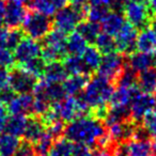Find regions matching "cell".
<instances>
[{
    "label": "cell",
    "mask_w": 156,
    "mask_h": 156,
    "mask_svg": "<svg viewBox=\"0 0 156 156\" xmlns=\"http://www.w3.org/2000/svg\"><path fill=\"white\" fill-rule=\"evenodd\" d=\"M9 69L0 66V91L9 87Z\"/></svg>",
    "instance_id": "cell-43"
},
{
    "label": "cell",
    "mask_w": 156,
    "mask_h": 156,
    "mask_svg": "<svg viewBox=\"0 0 156 156\" xmlns=\"http://www.w3.org/2000/svg\"><path fill=\"white\" fill-rule=\"evenodd\" d=\"M124 23H125V18L121 11H109L101 23V27L104 32L115 37L122 28Z\"/></svg>",
    "instance_id": "cell-20"
},
{
    "label": "cell",
    "mask_w": 156,
    "mask_h": 156,
    "mask_svg": "<svg viewBox=\"0 0 156 156\" xmlns=\"http://www.w3.org/2000/svg\"><path fill=\"white\" fill-rule=\"evenodd\" d=\"M28 118L23 115H11L7 121L5 127V133L10 134L12 136L20 137L24 136L25 129H26Z\"/></svg>",
    "instance_id": "cell-26"
},
{
    "label": "cell",
    "mask_w": 156,
    "mask_h": 156,
    "mask_svg": "<svg viewBox=\"0 0 156 156\" xmlns=\"http://www.w3.org/2000/svg\"><path fill=\"white\" fill-rule=\"evenodd\" d=\"M9 115L10 113L7 106L0 104V134H2L5 132V124H7L8 119H9Z\"/></svg>",
    "instance_id": "cell-42"
},
{
    "label": "cell",
    "mask_w": 156,
    "mask_h": 156,
    "mask_svg": "<svg viewBox=\"0 0 156 156\" xmlns=\"http://www.w3.org/2000/svg\"><path fill=\"white\" fill-rule=\"evenodd\" d=\"M109 137L113 142H124L134 137L138 129V124L135 123L132 120H126V121L117 122L111 125L107 126Z\"/></svg>",
    "instance_id": "cell-13"
},
{
    "label": "cell",
    "mask_w": 156,
    "mask_h": 156,
    "mask_svg": "<svg viewBox=\"0 0 156 156\" xmlns=\"http://www.w3.org/2000/svg\"><path fill=\"white\" fill-rule=\"evenodd\" d=\"M154 110V96L150 93L139 91L129 104L130 120L138 124L143 118Z\"/></svg>",
    "instance_id": "cell-8"
},
{
    "label": "cell",
    "mask_w": 156,
    "mask_h": 156,
    "mask_svg": "<svg viewBox=\"0 0 156 156\" xmlns=\"http://www.w3.org/2000/svg\"><path fill=\"white\" fill-rule=\"evenodd\" d=\"M115 91V83L107 78L98 75L89 79L81 94L88 103L90 109L105 106L109 103Z\"/></svg>",
    "instance_id": "cell-2"
},
{
    "label": "cell",
    "mask_w": 156,
    "mask_h": 156,
    "mask_svg": "<svg viewBox=\"0 0 156 156\" xmlns=\"http://www.w3.org/2000/svg\"><path fill=\"white\" fill-rule=\"evenodd\" d=\"M106 134L104 122L90 115L78 117L69 122L63 130L64 138L67 140L89 147H96L100 139Z\"/></svg>",
    "instance_id": "cell-1"
},
{
    "label": "cell",
    "mask_w": 156,
    "mask_h": 156,
    "mask_svg": "<svg viewBox=\"0 0 156 156\" xmlns=\"http://www.w3.org/2000/svg\"><path fill=\"white\" fill-rule=\"evenodd\" d=\"M137 73L133 71L127 64H125V67L120 74L118 79L115 80L117 86H122V87H134L137 86Z\"/></svg>",
    "instance_id": "cell-36"
},
{
    "label": "cell",
    "mask_w": 156,
    "mask_h": 156,
    "mask_svg": "<svg viewBox=\"0 0 156 156\" xmlns=\"http://www.w3.org/2000/svg\"><path fill=\"white\" fill-rule=\"evenodd\" d=\"M33 95L30 93L17 94L7 105L9 113L11 115H32Z\"/></svg>",
    "instance_id": "cell-15"
},
{
    "label": "cell",
    "mask_w": 156,
    "mask_h": 156,
    "mask_svg": "<svg viewBox=\"0 0 156 156\" xmlns=\"http://www.w3.org/2000/svg\"><path fill=\"white\" fill-rule=\"evenodd\" d=\"M147 5H149L151 11L153 12L154 15H156V0H147Z\"/></svg>",
    "instance_id": "cell-49"
},
{
    "label": "cell",
    "mask_w": 156,
    "mask_h": 156,
    "mask_svg": "<svg viewBox=\"0 0 156 156\" xmlns=\"http://www.w3.org/2000/svg\"><path fill=\"white\" fill-rule=\"evenodd\" d=\"M69 2L75 7H85L86 5H88L89 0H69Z\"/></svg>",
    "instance_id": "cell-47"
},
{
    "label": "cell",
    "mask_w": 156,
    "mask_h": 156,
    "mask_svg": "<svg viewBox=\"0 0 156 156\" xmlns=\"http://www.w3.org/2000/svg\"><path fill=\"white\" fill-rule=\"evenodd\" d=\"M154 67L156 69V56H155V63H154Z\"/></svg>",
    "instance_id": "cell-55"
},
{
    "label": "cell",
    "mask_w": 156,
    "mask_h": 156,
    "mask_svg": "<svg viewBox=\"0 0 156 156\" xmlns=\"http://www.w3.org/2000/svg\"><path fill=\"white\" fill-rule=\"evenodd\" d=\"M154 111H156V92L154 95Z\"/></svg>",
    "instance_id": "cell-54"
},
{
    "label": "cell",
    "mask_w": 156,
    "mask_h": 156,
    "mask_svg": "<svg viewBox=\"0 0 156 156\" xmlns=\"http://www.w3.org/2000/svg\"><path fill=\"white\" fill-rule=\"evenodd\" d=\"M112 156H125L123 153H122L121 151H120L118 147H115V150H113V155Z\"/></svg>",
    "instance_id": "cell-51"
},
{
    "label": "cell",
    "mask_w": 156,
    "mask_h": 156,
    "mask_svg": "<svg viewBox=\"0 0 156 156\" xmlns=\"http://www.w3.org/2000/svg\"><path fill=\"white\" fill-rule=\"evenodd\" d=\"M5 5H7V3L5 2V0H0V27H2L5 25Z\"/></svg>",
    "instance_id": "cell-46"
},
{
    "label": "cell",
    "mask_w": 156,
    "mask_h": 156,
    "mask_svg": "<svg viewBox=\"0 0 156 156\" xmlns=\"http://www.w3.org/2000/svg\"><path fill=\"white\" fill-rule=\"evenodd\" d=\"M139 91L140 90L138 89L137 86H134V87L118 86L109 101L110 107H129L132 100Z\"/></svg>",
    "instance_id": "cell-16"
},
{
    "label": "cell",
    "mask_w": 156,
    "mask_h": 156,
    "mask_svg": "<svg viewBox=\"0 0 156 156\" xmlns=\"http://www.w3.org/2000/svg\"><path fill=\"white\" fill-rule=\"evenodd\" d=\"M67 73L64 69V65L61 62H51L47 63L44 69L43 79L47 83H61L67 78Z\"/></svg>",
    "instance_id": "cell-22"
},
{
    "label": "cell",
    "mask_w": 156,
    "mask_h": 156,
    "mask_svg": "<svg viewBox=\"0 0 156 156\" xmlns=\"http://www.w3.org/2000/svg\"><path fill=\"white\" fill-rule=\"evenodd\" d=\"M78 156H98V153H96V150H92L91 147L90 149H88L86 152H83V153H81L80 155Z\"/></svg>",
    "instance_id": "cell-48"
},
{
    "label": "cell",
    "mask_w": 156,
    "mask_h": 156,
    "mask_svg": "<svg viewBox=\"0 0 156 156\" xmlns=\"http://www.w3.org/2000/svg\"><path fill=\"white\" fill-rule=\"evenodd\" d=\"M22 29L25 35L33 40H43L44 37L52 29L50 16L44 15L35 11H28L22 23Z\"/></svg>",
    "instance_id": "cell-5"
},
{
    "label": "cell",
    "mask_w": 156,
    "mask_h": 156,
    "mask_svg": "<svg viewBox=\"0 0 156 156\" xmlns=\"http://www.w3.org/2000/svg\"><path fill=\"white\" fill-rule=\"evenodd\" d=\"M125 60H124V55L121 52L111 51L106 54L102 57V61L98 66V75L107 78L112 83H115L120 74L125 67Z\"/></svg>",
    "instance_id": "cell-6"
},
{
    "label": "cell",
    "mask_w": 156,
    "mask_h": 156,
    "mask_svg": "<svg viewBox=\"0 0 156 156\" xmlns=\"http://www.w3.org/2000/svg\"><path fill=\"white\" fill-rule=\"evenodd\" d=\"M28 1L31 10L44 15L51 16L57 12V10L50 2V0H28Z\"/></svg>",
    "instance_id": "cell-37"
},
{
    "label": "cell",
    "mask_w": 156,
    "mask_h": 156,
    "mask_svg": "<svg viewBox=\"0 0 156 156\" xmlns=\"http://www.w3.org/2000/svg\"><path fill=\"white\" fill-rule=\"evenodd\" d=\"M25 37V33L22 28L17 27V28H12L10 29L9 37H8V41L5 44V47L9 48L11 50H14L16 46L20 43L23 39Z\"/></svg>",
    "instance_id": "cell-38"
},
{
    "label": "cell",
    "mask_w": 156,
    "mask_h": 156,
    "mask_svg": "<svg viewBox=\"0 0 156 156\" xmlns=\"http://www.w3.org/2000/svg\"><path fill=\"white\" fill-rule=\"evenodd\" d=\"M155 55L142 51H134L129 55L127 65L136 73H141L147 69L154 67Z\"/></svg>",
    "instance_id": "cell-17"
},
{
    "label": "cell",
    "mask_w": 156,
    "mask_h": 156,
    "mask_svg": "<svg viewBox=\"0 0 156 156\" xmlns=\"http://www.w3.org/2000/svg\"><path fill=\"white\" fill-rule=\"evenodd\" d=\"M37 77L32 76L22 67H12L9 75V87L16 94L31 93L37 83Z\"/></svg>",
    "instance_id": "cell-7"
},
{
    "label": "cell",
    "mask_w": 156,
    "mask_h": 156,
    "mask_svg": "<svg viewBox=\"0 0 156 156\" xmlns=\"http://www.w3.org/2000/svg\"><path fill=\"white\" fill-rule=\"evenodd\" d=\"M50 2L55 7V9L58 11V10L66 7L67 3H69V0H50Z\"/></svg>",
    "instance_id": "cell-45"
},
{
    "label": "cell",
    "mask_w": 156,
    "mask_h": 156,
    "mask_svg": "<svg viewBox=\"0 0 156 156\" xmlns=\"http://www.w3.org/2000/svg\"><path fill=\"white\" fill-rule=\"evenodd\" d=\"M137 87L141 92L153 94L156 92V69L151 67L139 73L137 76Z\"/></svg>",
    "instance_id": "cell-24"
},
{
    "label": "cell",
    "mask_w": 156,
    "mask_h": 156,
    "mask_svg": "<svg viewBox=\"0 0 156 156\" xmlns=\"http://www.w3.org/2000/svg\"><path fill=\"white\" fill-rule=\"evenodd\" d=\"M75 143L66 138L58 137L50 145L46 156H74Z\"/></svg>",
    "instance_id": "cell-25"
},
{
    "label": "cell",
    "mask_w": 156,
    "mask_h": 156,
    "mask_svg": "<svg viewBox=\"0 0 156 156\" xmlns=\"http://www.w3.org/2000/svg\"><path fill=\"white\" fill-rule=\"evenodd\" d=\"M45 130L46 126L44 125V123L40 119V117L30 115V118L28 119V122H27L26 129H25L24 133L25 140L29 141V142H31L34 145L40 140L42 135L45 133Z\"/></svg>",
    "instance_id": "cell-19"
},
{
    "label": "cell",
    "mask_w": 156,
    "mask_h": 156,
    "mask_svg": "<svg viewBox=\"0 0 156 156\" xmlns=\"http://www.w3.org/2000/svg\"><path fill=\"white\" fill-rule=\"evenodd\" d=\"M15 63L13 50L9 49L5 46H0V66L9 69L14 67Z\"/></svg>",
    "instance_id": "cell-39"
},
{
    "label": "cell",
    "mask_w": 156,
    "mask_h": 156,
    "mask_svg": "<svg viewBox=\"0 0 156 156\" xmlns=\"http://www.w3.org/2000/svg\"><path fill=\"white\" fill-rule=\"evenodd\" d=\"M150 26H152V30L154 31V33L156 34V16H154L153 17V20H152V22H151V25Z\"/></svg>",
    "instance_id": "cell-50"
},
{
    "label": "cell",
    "mask_w": 156,
    "mask_h": 156,
    "mask_svg": "<svg viewBox=\"0 0 156 156\" xmlns=\"http://www.w3.org/2000/svg\"><path fill=\"white\" fill-rule=\"evenodd\" d=\"M45 66H46L45 61H44L41 57H37V58L32 59V60L29 61V62L25 63V64L22 65L20 67L39 79V78L43 77Z\"/></svg>",
    "instance_id": "cell-35"
},
{
    "label": "cell",
    "mask_w": 156,
    "mask_h": 156,
    "mask_svg": "<svg viewBox=\"0 0 156 156\" xmlns=\"http://www.w3.org/2000/svg\"><path fill=\"white\" fill-rule=\"evenodd\" d=\"M102 57L103 56L101 54V51L95 46H89V45L86 48L83 54L81 55V58H83V62L86 63V65L92 72H94L95 69H98L101 61H102Z\"/></svg>",
    "instance_id": "cell-32"
},
{
    "label": "cell",
    "mask_w": 156,
    "mask_h": 156,
    "mask_svg": "<svg viewBox=\"0 0 156 156\" xmlns=\"http://www.w3.org/2000/svg\"><path fill=\"white\" fill-rule=\"evenodd\" d=\"M27 9L24 7V3L9 1L5 5V26L8 28H17L22 25L25 16L27 14Z\"/></svg>",
    "instance_id": "cell-14"
},
{
    "label": "cell",
    "mask_w": 156,
    "mask_h": 156,
    "mask_svg": "<svg viewBox=\"0 0 156 156\" xmlns=\"http://www.w3.org/2000/svg\"><path fill=\"white\" fill-rule=\"evenodd\" d=\"M41 50L42 45L39 44L37 40H33L31 37H24L13 50L15 62L18 63L20 66H22L32 59L41 57Z\"/></svg>",
    "instance_id": "cell-11"
},
{
    "label": "cell",
    "mask_w": 156,
    "mask_h": 156,
    "mask_svg": "<svg viewBox=\"0 0 156 156\" xmlns=\"http://www.w3.org/2000/svg\"><path fill=\"white\" fill-rule=\"evenodd\" d=\"M51 109L56 113L57 118L64 123H69L76 118L81 117L76 103V98L74 96L64 98L59 102L52 103Z\"/></svg>",
    "instance_id": "cell-12"
},
{
    "label": "cell",
    "mask_w": 156,
    "mask_h": 156,
    "mask_svg": "<svg viewBox=\"0 0 156 156\" xmlns=\"http://www.w3.org/2000/svg\"><path fill=\"white\" fill-rule=\"evenodd\" d=\"M94 44H95V47L100 50L102 55H106L111 51L117 50L115 37L112 35L108 34V33L104 32V31L98 34V37H96Z\"/></svg>",
    "instance_id": "cell-33"
},
{
    "label": "cell",
    "mask_w": 156,
    "mask_h": 156,
    "mask_svg": "<svg viewBox=\"0 0 156 156\" xmlns=\"http://www.w3.org/2000/svg\"><path fill=\"white\" fill-rule=\"evenodd\" d=\"M122 11L126 20L137 29L149 27L155 16L147 0H125Z\"/></svg>",
    "instance_id": "cell-3"
},
{
    "label": "cell",
    "mask_w": 156,
    "mask_h": 156,
    "mask_svg": "<svg viewBox=\"0 0 156 156\" xmlns=\"http://www.w3.org/2000/svg\"><path fill=\"white\" fill-rule=\"evenodd\" d=\"M8 1H15V2H20V3H26L28 0H8Z\"/></svg>",
    "instance_id": "cell-53"
},
{
    "label": "cell",
    "mask_w": 156,
    "mask_h": 156,
    "mask_svg": "<svg viewBox=\"0 0 156 156\" xmlns=\"http://www.w3.org/2000/svg\"><path fill=\"white\" fill-rule=\"evenodd\" d=\"M20 144V137L7 133L0 134V156H14Z\"/></svg>",
    "instance_id": "cell-30"
},
{
    "label": "cell",
    "mask_w": 156,
    "mask_h": 156,
    "mask_svg": "<svg viewBox=\"0 0 156 156\" xmlns=\"http://www.w3.org/2000/svg\"><path fill=\"white\" fill-rule=\"evenodd\" d=\"M15 95H16V93L10 87H7L5 89L1 90V91H0V104L7 106Z\"/></svg>",
    "instance_id": "cell-41"
},
{
    "label": "cell",
    "mask_w": 156,
    "mask_h": 156,
    "mask_svg": "<svg viewBox=\"0 0 156 156\" xmlns=\"http://www.w3.org/2000/svg\"><path fill=\"white\" fill-rule=\"evenodd\" d=\"M125 0H89L90 5H105L111 11H122Z\"/></svg>",
    "instance_id": "cell-40"
},
{
    "label": "cell",
    "mask_w": 156,
    "mask_h": 156,
    "mask_svg": "<svg viewBox=\"0 0 156 156\" xmlns=\"http://www.w3.org/2000/svg\"><path fill=\"white\" fill-rule=\"evenodd\" d=\"M10 28L8 27H0V46H5L7 44L8 37H9Z\"/></svg>",
    "instance_id": "cell-44"
},
{
    "label": "cell",
    "mask_w": 156,
    "mask_h": 156,
    "mask_svg": "<svg viewBox=\"0 0 156 156\" xmlns=\"http://www.w3.org/2000/svg\"><path fill=\"white\" fill-rule=\"evenodd\" d=\"M101 30H102V27L98 23L90 22V20H87V22L83 20L76 27L75 31H77L88 42V44H94L96 37L102 32Z\"/></svg>",
    "instance_id": "cell-28"
},
{
    "label": "cell",
    "mask_w": 156,
    "mask_h": 156,
    "mask_svg": "<svg viewBox=\"0 0 156 156\" xmlns=\"http://www.w3.org/2000/svg\"><path fill=\"white\" fill-rule=\"evenodd\" d=\"M41 83H42V90L43 93L46 95V98L49 100V102L56 103L59 101L63 100L64 98H66V94L64 92L62 85L60 83H47L41 78Z\"/></svg>",
    "instance_id": "cell-31"
},
{
    "label": "cell",
    "mask_w": 156,
    "mask_h": 156,
    "mask_svg": "<svg viewBox=\"0 0 156 156\" xmlns=\"http://www.w3.org/2000/svg\"><path fill=\"white\" fill-rule=\"evenodd\" d=\"M90 76L88 75H71L62 83V87L66 95L74 96L78 95L83 91L85 87L87 86Z\"/></svg>",
    "instance_id": "cell-21"
},
{
    "label": "cell",
    "mask_w": 156,
    "mask_h": 156,
    "mask_svg": "<svg viewBox=\"0 0 156 156\" xmlns=\"http://www.w3.org/2000/svg\"><path fill=\"white\" fill-rule=\"evenodd\" d=\"M63 65L67 75H88L91 76L93 72L86 65L80 56H69L63 60Z\"/></svg>",
    "instance_id": "cell-23"
},
{
    "label": "cell",
    "mask_w": 156,
    "mask_h": 156,
    "mask_svg": "<svg viewBox=\"0 0 156 156\" xmlns=\"http://www.w3.org/2000/svg\"><path fill=\"white\" fill-rule=\"evenodd\" d=\"M138 29L128 22H125L119 32L115 35L117 51L123 55H130L136 50V40Z\"/></svg>",
    "instance_id": "cell-9"
},
{
    "label": "cell",
    "mask_w": 156,
    "mask_h": 156,
    "mask_svg": "<svg viewBox=\"0 0 156 156\" xmlns=\"http://www.w3.org/2000/svg\"><path fill=\"white\" fill-rule=\"evenodd\" d=\"M151 142H152V145H153L154 150H155V152H156V137H153V138H152Z\"/></svg>",
    "instance_id": "cell-52"
},
{
    "label": "cell",
    "mask_w": 156,
    "mask_h": 156,
    "mask_svg": "<svg viewBox=\"0 0 156 156\" xmlns=\"http://www.w3.org/2000/svg\"><path fill=\"white\" fill-rule=\"evenodd\" d=\"M55 17L52 25L55 28L62 32L69 34L76 30V27L86 18V5L85 7H75L66 5L58 10L54 14Z\"/></svg>",
    "instance_id": "cell-4"
},
{
    "label": "cell",
    "mask_w": 156,
    "mask_h": 156,
    "mask_svg": "<svg viewBox=\"0 0 156 156\" xmlns=\"http://www.w3.org/2000/svg\"><path fill=\"white\" fill-rule=\"evenodd\" d=\"M88 42L81 37L77 31H73L67 35L66 49L67 54L71 56H80L83 54L86 48L88 47Z\"/></svg>",
    "instance_id": "cell-29"
},
{
    "label": "cell",
    "mask_w": 156,
    "mask_h": 156,
    "mask_svg": "<svg viewBox=\"0 0 156 156\" xmlns=\"http://www.w3.org/2000/svg\"><path fill=\"white\" fill-rule=\"evenodd\" d=\"M136 50L156 55V34L151 28H143L138 33L136 40Z\"/></svg>",
    "instance_id": "cell-18"
},
{
    "label": "cell",
    "mask_w": 156,
    "mask_h": 156,
    "mask_svg": "<svg viewBox=\"0 0 156 156\" xmlns=\"http://www.w3.org/2000/svg\"><path fill=\"white\" fill-rule=\"evenodd\" d=\"M117 147L125 156H156V152L147 138H132L120 142Z\"/></svg>",
    "instance_id": "cell-10"
},
{
    "label": "cell",
    "mask_w": 156,
    "mask_h": 156,
    "mask_svg": "<svg viewBox=\"0 0 156 156\" xmlns=\"http://www.w3.org/2000/svg\"><path fill=\"white\" fill-rule=\"evenodd\" d=\"M109 11L110 10L105 5H87V7H86V18H88V20H90V22L101 24Z\"/></svg>",
    "instance_id": "cell-34"
},
{
    "label": "cell",
    "mask_w": 156,
    "mask_h": 156,
    "mask_svg": "<svg viewBox=\"0 0 156 156\" xmlns=\"http://www.w3.org/2000/svg\"><path fill=\"white\" fill-rule=\"evenodd\" d=\"M66 40L67 34L62 31L55 29V30H50L47 34L44 37L43 46H48V47L55 48V49L61 50V51H66Z\"/></svg>",
    "instance_id": "cell-27"
}]
</instances>
